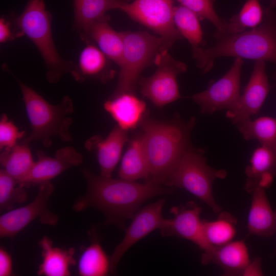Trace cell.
<instances>
[{
  "label": "cell",
  "mask_w": 276,
  "mask_h": 276,
  "mask_svg": "<svg viewBox=\"0 0 276 276\" xmlns=\"http://www.w3.org/2000/svg\"><path fill=\"white\" fill-rule=\"evenodd\" d=\"M120 33L123 41L122 62L117 85L111 96L124 93L135 94L143 71L154 64L157 56L173 45L165 38L147 32Z\"/></svg>",
  "instance_id": "obj_6"
},
{
  "label": "cell",
  "mask_w": 276,
  "mask_h": 276,
  "mask_svg": "<svg viewBox=\"0 0 276 276\" xmlns=\"http://www.w3.org/2000/svg\"><path fill=\"white\" fill-rule=\"evenodd\" d=\"M275 253H276V249H275Z\"/></svg>",
  "instance_id": "obj_40"
},
{
  "label": "cell",
  "mask_w": 276,
  "mask_h": 276,
  "mask_svg": "<svg viewBox=\"0 0 276 276\" xmlns=\"http://www.w3.org/2000/svg\"><path fill=\"white\" fill-rule=\"evenodd\" d=\"M205 150L191 144L183 152L165 186L185 189L207 204L215 213L221 208L213 194V183L217 179L227 175L224 170H216L209 166L204 156Z\"/></svg>",
  "instance_id": "obj_7"
},
{
  "label": "cell",
  "mask_w": 276,
  "mask_h": 276,
  "mask_svg": "<svg viewBox=\"0 0 276 276\" xmlns=\"http://www.w3.org/2000/svg\"><path fill=\"white\" fill-rule=\"evenodd\" d=\"M22 35L18 32L13 31L10 21L4 17L0 19V42L5 43L11 41Z\"/></svg>",
  "instance_id": "obj_35"
},
{
  "label": "cell",
  "mask_w": 276,
  "mask_h": 276,
  "mask_svg": "<svg viewBox=\"0 0 276 276\" xmlns=\"http://www.w3.org/2000/svg\"><path fill=\"white\" fill-rule=\"evenodd\" d=\"M38 244L41 249L42 262L37 274L45 276H68L70 268L76 264L75 249H68L53 247V241L48 237L41 239Z\"/></svg>",
  "instance_id": "obj_23"
},
{
  "label": "cell",
  "mask_w": 276,
  "mask_h": 276,
  "mask_svg": "<svg viewBox=\"0 0 276 276\" xmlns=\"http://www.w3.org/2000/svg\"><path fill=\"white\" fill-rule=\"evenodd\" d=\"M236 125L245 140H257L261 145L276 151V119L267 116L255 120L250 118Z\"/></svg>",
  "instance_id": "obj_27"
},
{
  "label": "cell",
  "mask_w": 276,
  "mask_h": 276,
  "mask_svg": "<svg viewBox=\"0 0 276 276\" xmlns=\"http://www.w3.org/2000/svg\"><path fill=\"white\" fill-rule=\"evenodd\" d=\"M276 7V0H270V8H273Z\"/></svg>",
  "instance_id": "obj_38"
},
{
  "label": "cell",
  "mask_w": 276,
  "mask_h": 276,
  "mask_svg": "<svg viewBox=\"0 0 276 276\" xmlns=\"http://www.w3.org/2000/svg\"><path fill=\"white\" fill-rule=\"evenodd\" d=\"M81 172L86 181L87 191L75 201L72 209L77 212L90 208L96 209L103 214L106 224L122 229L146 201L171 192V189L153 182L141 183L102 177L87 169Z\"/></svg>",
  "instance_id": "obj_1"
},
{
  "label": "cell",
  "mask_w": 276,
  "mask_h": 276,
  "mask_svg": "<svg viewBox=\"0 0 276 276\" xmlns=\"http://www.w3.org/2000/svg\"><path fill=\"white\" fill-rule=\"evenodd\" d=\"M55 187L51 181L43 183L40 185L38 192L32 201L2 215L0 217L1 238H14L37 218L43 224L55 225L58 217L48 207L49 199Z\"/></svg>",
  "instance_id": "obj_9"
},
{
  "label": "cell",
  "mask_w": 276,
  "mask_h": 276,
  "mask_svg": "<svg viewBox=\"0 0 276 276\" xmlns=\"http://www.w3.org/2000/svg\"><path fill=\"white\" fill-rule=\"evenodd\" d=\"M111 60L97 47L87 43L81 51L78 62L71 75L78 82L95 79L105 83L112 78L115 72L111 68Z\"/></svg>",
  "instance_id": "obj_20"
},
{
  "label": "cell",
  "mask_w": 276,
  "mask_h": 276,
  "mask_svg": "<svg viewBox=\"0 0 276 276\" xmlns=\"http://www.w3.org/2000/svg\"><path fill=\"white\" fill-rule=\"evenodd\" d=\"M4 67L14 77L20 87L32 129L30 134L20 143L29 145L34 141L39 140L47 147L51 146L54 136L65 143L72 142L73 138L70 127L73 122L72 114L74 110L72 99L65 96L58 104H52L16 77L6 65Z\"/></svg>",
  "instance_id": "obj_4"
},
{
  "label": "cell",
  "mask_w": 276,
  "mask_h": 276,
  "mask_svg": "<svg viewBox=\"0 0 276 276\" xmlns=\"http://www.w3.org/2000/svg\"><path fill=\"white\" fill-rule=\"evenodd\" d=\"M127 133V131L116 125L105 138L96 135L85 142L87 150L96 155L100 176L111 177L121 158L123 147L129 141Z\"/></svg>",
  "instance_id": "obj_16"
},
{
  "label": "cell",
  "mask_w": 276,
  "mask_h": 276,
  "mask_svg": "<svg viewBox=\"0 0 276 276\" xmlns=\"http://www.w3.org/2000/svg\"><path fill=\"white\" fill-rule=\"evenodd\" d=\"M266 61H256L249 80L235 105L227 110L226 116L237 123L250 118L260 110L270 91Z\"/></svg>",
  "instance_id": "obj_13"
},
{
  "label": "cell",
  "mask_w": 276,
  "mask_h": 276,
  "mask_svg": "<svg viewBox=\"0 0 276 276\" xmlns=\"http://www.w3.org/2000/svg\"><path fill=\"white\" fill-rule=\"evenodd\" d=\"M148 164L141 131L129 140L119 170L120 178L130 181L145 180L148 176Z\"/></svg>",
  "instance_id": "obj_24"
},
{
  "label": "cell",
  "mask_w": 276,
  "mask_h": 276,
  "mask_svg": "<svg viewBox=\"0 0 276 276\" xmlns=\"http://www.w3.org/2000/svg\"><path fill=\"white\" fill-rule=\"evenodd\" d=\"M13 273L11 256L5 249L1 247L0 276H10Z\"/></svg>",
  "instance_id": "obj_36"
},
{
  "label": "cell",
  "mask_w": 276,
  "mask_h": 276,
  "mask_svg": "<svg viewBox=\"0 0 276 276\" xmlns=\"http://www.w3.org/2000/svg\"><path fill=\"white\" fill-rule=\"evenodd\" d=\"M237 218L221 211L214 220H203L204 238L211 246H220L233 241L236 234Z\"/></svg>",
  "instance_id": "obj_28"
},
{
  "label": "cell",
  "mask_w": 276,
  "mask_h": 276,
  "mask_svg": "<svg viewBox=\"0 0 276 276\" xmlns=\"http://www.w3.org/2000/svg\"><path fill=\"white\" fill-rule=\"evenodd\" d=\"M250 261L244 240L232 241L220 246H212L204 251L201 258L202 265L215 264L222 268L226 275H241Z\"/></svg>",
  "instance_id": "obj_18"
},
{
  "label": "cell",
  "mask_w": 276,
  "mask_h": 276,
  "mask_svg": "<svg viewBox=\"0 0 276 276\" xmlns=\"http://www.w3.org/2000/svg\"><path fill=\"white\" fill-rule=\"evenodd\" d=\"M25 131H20L14 123L8 119L7 114H3L0 120L1 151L11 149L19 140L23 139Z\"/></svg>",
  "instance_id": "obj_34"
},
{
  "label": "cell",
  "mask_w": 276,
  "mask_h": 276,
  "mask_svg": "<svg viewBox=\"0 0 276 276\" xmlns=\"http://www.w3.org/2000/svg\"><path fill=\"white\" fill-rule=\"evenodd\" d=\"M198 17L206 19L216 28V33H224L226 21L219 17L214 7V0H176Z\"/></svg>",
  "instance_id": "obj_33"
},
{
  "label": "cell",
  "mask_w": 276,
  "mask_h": 276,
  "mask_svg": "<svg viewBox=\"0 0 276 276\" xmlns=\"http://www.w3.org/2000/svg\"><path fill=\"white\" fill-rule=\"evenodd\" d=\"M155 73L148 77H141L138 81L142 95L154 105L163 108L182 98L177 81V76L187 71V65L173 58L166 50L156 57Z\"/></svg>",
  "instance_id": "obj_8"
},
{
  "label": "cell",
  "mask_w": 276,
  "mask_h": 276,
  "mask_svg": "<svg viewBox=\"0 0 276 276\" xmlns=\"http://www.w3.org/2000/svg\"><path fill=\"white\" fill-rule=\"evenodd\" d=\"M165 202V199H160L135 213L129 226L126 229L124 238L109 256L110 273L116 271L120 260L132 245L154 230L163 227L166 221L163 216Z\"/></svg>",
  "instance_id": "obj_12"
},
{
  "label": "cell",
  "mask_w": 276,
  "mask_h": 276,
  "mask_svg": "<svg viewBox=\"0 0 276 276\" xmlns=\"http://www.w3.org/2000/svg\"><path fill=\"white\" fill-rule=\"evenodd\" d=\"M273 78L276 81V67H275L274 72V73H273Z\"/></svg>",
  "instance_id": "obj_39"
},
{
  "label": "cell",
  "mask_w": 276,
  "mask_h": 276,
  "mask_svg": "<svg viewBox=\"0 0 276 276\" xmlns=\"http://www.w3.org/2000/svg\"><path fill=\"white\" fill-rule=\"evenodd\" d=\"M263 275L262 268V259L260 257H256L252 261H250L241 275L244 276H261Z\"/></svg>",
  "instance_id": "obj_37"
},
{
  "label": "cell",
  "mask_w": 276,
  "mask_h": 276,
  "mask_svg": "<svg viewBox=\"0 0 276 276\" xmlns=\"http://www.w3.org/2000/svg\"><path fill=\"white\" fill-rule=\"evenodd\" d=\"M196 123L195 117L185 121L178 114L167 121L145 118L140 126L148 164L146 181L165 186L192 144L191 132Z\"/></svg>",
  "instance_id": "obj_2"
},
{
  "label": "cell",
  "mask_w": 276,
  "mask_h": 276,
  "mask_svg": "<svg viewBox=\"0 0 276 276\" xmlns=\"http://www.w3.org/2000/svg\"><path fill=\"white\" fill-rule=\"evenodd\" d=\"M109 20L107 14L97 20L81 38L87 43L91 41L97 43L105 55L120 67L123 58V39L121 33H118L111 27Z\"/></svg>",
  "instance_id": "obj_22"
},
{
  "label": "cell",
  "mask_w": 276,
  "mask_h": 276,
  "mask_svg": "<svg viewBox=\"0 0 276 276\" xmlns=\"http://www.w3.org/2000/svg\"><path fill=\"white\" fill-rule=\"evenodd\" d=\"M245 190L251 193L257 187L268 188L276 176V151L261 145L252 152L245 168Z\"/></svg>",
  "instance_id": "obj_19"
},
{
  "label": "cell",
  "mask_w": 276,
  "mask_h": 276,
  "mask_svg": "<svg viewBox=\"0 0 276 276\" xmlns=\"http://www.w3.org/2000/svg\"><path fill=\"white\" fill-rule=\"evenodd\" d=\"M37 156L31 171L19 184L26 188L51 181L68 169L80 165L83 160L82 154L71 146L57 150L54 157L41 150L37 152Z\"/></svg>",
  "instance_id": "obj_15"
},
{
  "label": "cell",
  "mask_w": 276,
  "mask_h": 276,
  "mask_svg": "<svg viewBox=\"0 0 276 276\" xmlns=\"http://www.w3.org/2000/svg\"><path fill=\"white\" fill-rule=\"evenodd\" d=\"M174 8L172 0H135L120 10L173 44L182 37L174 22Z\"/></svg>",
  "instance_id": "obj_10"
},
{
  "label": "cell",
  "mask_w": 276,
  "mask_h": 276,
  "mask_svg": "<svg viewBox=\"0 0 276 276\" xmlns=\"http://www.w3.org/2000/svg\"><path fill=\"white\" fill-rule=\"evenodd\" d=\"M78 269L82 276L106 275L110 271L109 257L98 242H94L82 254Z\"/></svg>",
  "instance_id": "obj_29"
},
{
  "label": "cell",
  "mask_w": 276,
  "mask_h": 276,
  "mask_svg": "<svg viewBox=\"0 0 276 276\" xmlns=\"http://www.w3.org/2000/svg\"><path fill=\"white\" fill-rule=\"evenodd\" d=\"M214 36L216 42L212 47H192L196 66L203 74L222 57L269 61L276 67V12L272 8L264 9L263 21L255 28L233 34L215 32Z\"/></svg>",
  "instance_id": "obj_3"
},
{
  "label": "cell",
  "mask_w": 276,
  "mask_h": 276,
  "mask_svg": "<svg viewBox=\"0 0 276 276\" xmlns=\"http://www.w3.org/2000/svg\"><path fill=\"white\" fill-rule=\"evenodd\" d=\"M103 106L117 125L127 132L140 126L147 117L146 104L134 93H124L111 96Z\"/></svg>",
  "instance_id": "obj_17"
},
{
  "label": "cell",
  "mask_w": 276,
  "mask_h": 276,
  "mask_svg": "<svg viewBox=\"0 0 276 276\" xmlns=\"http://www.w3.org/2000/svg\"><path fill=\"white\" fill-rule=\"evenodd\" d=\"M243 60L236 58L233 64L220 79L208 88L194 94L192 99L198 104L201 114H213L223 109H229L240 97V89Z\"/></svg>",
  "instance_id": "obj_11"
},
{
  "label": "cell",
  "mask_w": 276,
  "mask_h": 276,
  "mask_svg": "<svg viewBox=\"0 0 276 276\" xmlns=\"http://www.w3.org/2000/svg\"><path fill=\"white\" fill-rule=\"evenodd\" d=\"M202 208L193 201L171 210L173 217L166 219L160 229L164 236H175L188 240L199 246L203 251L211 246L203 233V220L200 218Z\"/></svg>",
  "instance_id": "obj_14"
},
{
  "label": "cell",
  "mask_w": 276,
  "mask_h": 276,
  "mask_svg": "<svg viewBox=\"0 0 276 276\" xmlns=\"http://www.w3.org/2000/svg\"><path fill=\"white\" fill-rule=\"evenodd\" d=\"M251 193L247 237L256 235L264 238L271 237L276 232V212L270 205L265 189L257 187Z\"/></svg>",
  "instance_id": "obj_21"
},
{
  "label": "cell",
  "mask_w": 276,
  "mask_h": 276,
  "mask_svg": "<svg viewBox=\"0 0 276 276\" xmlns=\"http://www.w3.org/2000/svg\"><path fill=\"white\" fill-rule=\"evenodd\" d=\"M51 20L52 15L46 10L44 0H29L22 13L14 18L16 28L39 51L47 70V80L56 83L65 74H71L75 64L63 59L58 54L53 38Z\"/></svg>",
  "instance_id": "obj_5"
},
{
  "label": "cell",
  "mask_w": 276,
  "mask_h": 276,
  "mask_svg": "<svg viewBox=\"0 0 276 276\" xmlns=\"http://www.w3.org/2000/svg\"><path fill=\"white\" fill-rule=\"evenodd\" d=\"M124 0H74V27L81 37L89 26L111 10L120 9Z\"/></svg>",
  "instance_id": "obj_25"
},
{
  "label": "cell",
  "mask_w": 276,
  "mask_h": 276,
  "mask_svg": "<svg viewBox=\"0 0 276 276\" xmlns=\"http://www.w3.org/2000/svg\"><path fill=\"white\" fill-rule=\"evenodd\" d=\"M173 18L175 25L182 37L188 40L192 47H200L203 42V33L198 16L180 5L175 7Z\"/></svg>",
  "instance_id": "obj_31"
},
{
  "label": "cell",
  "mask_w": 276,
  "mask_h": 276,
  "mask_svg": "<svg viewBox=\"0 0 276 276\" xmlns=\"http://www.w3.org/2000/svg\"><path fill=\"white\" fill-rule=\"evenodd\" d=\"M26 188L21 186L3 169L0 170V210L10 211L16 204L25 202L28 198Z\"/></svg>",
  "instance_id": "obj_32"
},
{
  "label": "cell",
  "mask_w": 276,
  "mask_h": 276,
  "mask_svg": "<svg viewBox=\"0 0 276 276\" xmlns=\"http://www.w3.org/2000/svg\"><path fill=\"white\" fill-rule=\"evenodd\" d=\"M29 145L20 143L10 149L1 151L0 163L9 175L20 184L34 164Z\"/></svg>",
  "instance_id": "obj_26"
},
{
  "label": "cell",
  "mask_w": 276,
  "mask_h": 276,
  "mask_svg": "<svg viewBox=\"0 0 276 276\" xmlns=\"http://www.w3.org/2000/svg\"><path fill=\"white\" fill-rule=\"evenodd\" d=\"M263 17L264 9L259 0H247L239 13L226 21L224 34H237L255 28L262 23Z\"/></svg>",
  "instance_id": "obj_30"
}]
</instances>
